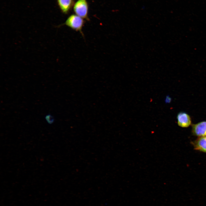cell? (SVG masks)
Segmentation results:
<instances>
[{"label":"cell","mask_w":206,"mask_h":206,"mask_svg":"<svg viewBox=\"0 0 206 206\" xmlns=\"http://www.w3.org/2000/svg\"><path fill=\"white\" fill-rule=\"evenodd\" d=\"M84 23V21L83 18L76 14H73L69 16L65 22L59 25V27L66 25L76 31H79L84 37V34L82 30Z\"/></svg>","instance_id":"cell-1"},{"label":"cell","mask_w":206,"mask_h":206,"mask_svg":"<svg viewBox=\"0 0 206 206\" xmlns=\"http://www.w3.org/2000/svg\"><path fill=\"white\" fill-rule=\"evenodd\" d=\"M75 14L83 19L89 20L88 16V5L87 0H78L73 5Z\"/></svg>","instance_id":"cell-2"},{"label":"cell","mask_w":206,"mask_h":206,"mask_svg":"<svg viewBox=\"0 0 206 206\" xmlns=\"http://www.w3.org/2000/svg\"><path fill=\"white\" fill-rule=\"evenodd\" d=\"M192 133L199 137L206 136V121L199 122L192 125Z\"/></svg>","instance_id":"cell-3"},{"label":"cell","mask_w":206,"mask_h":206,"mask_svg":"<svg viewBox=\"0 0 206 206\" xmlns=\"http://www.w3.org/2000/svg\"><path fill=\"white\" fill-rule=\"evenodd\" d=\"M177 119L178 125L182 127H187L191 124L190 117L188 114L185 112H181L179 113L177 116Z\"/></svg>","instance_id":"cell-4"},{"label":"cell","mask_w":206,"mask_h":206,"mask_svg":"<svg viewBox=\"0 0 206 206\" xmlns=\"http://www.w3.org/2000/svg\"><path fill=\"white\" fill-rule=\"evenodd\" d=\"M58 5L62 12L67 14L74 4V0H57Z\"/></svg>","instance_id":"cell-5"},{"label":"cell","mask_w":206,"mask_h":206,"mask_svg":"<svg viewBox=\"0 0 206 206\" xmlns=\"http://www.w3.org/2000/svg\"><path fill=\"white\" fill-rule=\"evenodd\" d=\"M192 144L195 149L206 153V136L199 137Z\"/></svg>","instance_id":"cell-6"},{"label":"cell","mask_w":206,"mask_h":206,"mask_svg":"<svg viewBox=\"0 0 206 206\" xmlns=\"http://www.w3.org/2000/svg\"><path fill=\"white\" fill-rule=\"evenodd\" d=\"M45 118L46 121L49 124H52L54 121V117L50 114L46 115Z\"/></svg>","instance_id":"cell-7"},{"label":"cell","mask_w":206,"mask_h":206,"mask_svg":"<svg viewBox=\"0 0 206 206\" xmlns=\"http://www.w3.org/2000/svg\"><path fill=\"white\" fill-rule=\"evenodd\" d=\"M171 100V99L168 96H167L166 98V101L167 102H169Z\"/></svg>","instance_id":"cell-8"}]
</instances>
